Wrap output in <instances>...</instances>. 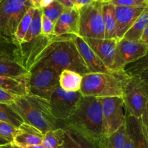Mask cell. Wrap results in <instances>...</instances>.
Listing matches in <instances>:
<instances>
[{"mask_svg":"<svg viewBox=\"0 0 148 148\" xmlns=\"http://www.w3.org/2000/svg\"><path fill=\"white\" fill-rule=\"evenodd\" d=\"M64 127L90 141L98 143L103 137L101 98L82 96L75 114L62 121Z\"/></svg>","mask_w":148,"mask_h":148,"instance_id":"1","label":"cell"},{"mask_svg":"<svg viewBox=\"0 0 148 148\" xmlns=\"http://www.w3.org/2000/svg\"><path fill=\"white\" fill-rule=\"evenodd\" d=\"M38 62L50 65L60 73L64 69L74 71L82 76L90 73L78 51L72 35L55 38L40 55Z\"/></svg>","mask_w":148,"mask_h":148,"instance_id":"2","label":"cell"},{"mask_svg":"<svg viewBox=\"0 0 148 148\" xmlns=\"http://www.w3.org/2000/svg\"><path fill=\"white\" fill-rule=\"evenodd\" d=\"M10 106L24 123L36 127L43 134L50 130L62 128L59 127V120L52 114L47 100L27 94L17 97Z\"/></svg>","mask_w":148,"mask_h":148,"instance_id":"3","label":"cell"},{"mask_svg":"<svg viewBox=\"0 0 148 148\" xmlns=\"http://www.w3.org/2000/svg\"><path fill=\"white\" fill-rule=\"evenodd\" d=\"M128 75L116 73H88L82 76L80 93L82 96L104 98L122 97L123 82Z\"/></svg>","mask_w":148,"mask_h":148,"instance_id":"4","label":"cell"},{"mask_svg":"<svg viewBox=\"0 0 148 148\" xmlns=\"http://www.w3.org/2000/svg\"><path fill=\"white\" fill-rule=\"evenodd\" d=\"M60 72L43 62H38L30 71L28 90L30 95L49 101L52 93L59 86Z\"/></svg>","mask_w":148,"mask_h":148,"instance_id":"5","label":"cell"},{"mask_svg":"<svg viewBox=\"0 0 148 148\" xmlns=\"http://www.w3.org/2000/svg\"><path fill=\"white\" fill-rule=\"evenodd\" d=\"M30 7V0H4L0 7L1 38L14 44L16 29Z\"/></svg>","mask_w":148,"mask_h":148,"instance_id":"6","label":"cell"},{"mask_svg":"<svg viewBox=\"0 0 148 148\" xmlns=\"http://www.w3.org/2000/svg\"><path fill=\"white\" fill-rule=\"evenodd\" d=\"M121 98L126 114L140 119L148 102V86L137 75L127 76L123 82Z\"/></svg>","mask_w":148,"mask_h":148,"instance_id":"7","label":"cell"},{"mask_svg":"<svg viewBox=\"0 0 148 148\" xmlns=\"http://www.w3.org/2000/svg\"><path fill=\"white\" fill-rule=\"evenodd\" d=\"M102 5L103 3L99 0H94L78 10V36L83 38L105 39V25Z\"/></svg>","mask_w":148,"mask_h":148,"instance_id":"8","label":"cell"},{"mask_svg":"<svg viewBox=\"0 0 148 148\" xmlns=\"http://www.w3.org/2000/svg\"><path fill=\"white\" fill-rule=\"evenodd\" d=\"M57 36L49 37L40 33L27 42H23L16 46L13 56L17 63L29 72L38 62L39 57Z\"/></svg>","mask_w":148,"mask_h":148,"instance_id":"9","label":"cell"},{"mask_svg":"<svg viewBox=\"0 0 148 148\" xmlns=\"http://www.w3.org/2000/svg\"><path fill=\"white\" fill-rule=\"evenodd\" d=\"M102 102L103 137H107L126 123V111L122 98L109 97L101 98Z\"/></svg>","mask_w":148,"mask_h":148,"instance_id":"10","label":"cell"},{"mask_svg":"<svg viewBox=\"0 0 148 148\" xmlns=\"http://www.w3.org/2000/svg\"><path fill=\"white\" fill-rule=\"evenodd\" d=\"M82 94L78 92H66L60 86L52 93L49 103L51 111L57 120L63 121L72 116L76 111Z\"/></svg>","mask_w":148,"mask_h":148,"instance_id":"11","label":"cell"},{"mask_svg":"<svg viewBox=\"0 0 148 148\" xmlns=\"http://www.w3.org/2000/svg\"><path fill=\"white\" fill-rule=\"evenodd\" d=\"M148 51V45L141 41H133L121 38L118 42L116 49L115 71L124 72L126 64L140 59Z\"/></svg>","mask_w":148,"mask_h":148,"instance_id":"12","label":"cell"},{"mask_svg":"<svg viewBox=\"0 0 148 148\" xmlns=\"http://www.w3.org/2000/svg\"><path fill=\"white\" fill-rule=\"evenodd\" d=\"M84 39L104 65L112 72H117L115 71V56L116 46L119 40L117 38Z\"/></svg>","mask_w":148,"mask_h":148,"instance_id":"13","label":"cell"},{"mask_svg":"<svg viewBox=\"0 0 148 148\" xmlns=\"http://www.w3.org/2000/svg\"><path fill=\"white\" fill-rule=\"evenodd\" d=\"M147 4L136 7L116 6V38L121 40L132 26Z\"/></svg>","mask_w":148,"mask_h":148,"instance_id":"14","label":"cell"},{"mask_svg":"<svg viewBox=\"0 0 148 148\" xmlns=\"http://www.w3.org/2000/svg\"><path fill=\"white\" fill-rule=\"evenodd\" d=\"M72 38L76 44L79 54L82 56L85 62L88 70L90 73L102 72V73H116L112 72L104 65L101 59L98 57L95 52L90 47L83 38L78 35H72Z\"/></svg>","mask_w":148,"mask_h":148,"instance_id":"15","label":"cell"},{"mask_svg":"<svg viewBox=\"0 0 148 148\" xmlns=\"http://www.w3.org/2000/svg\"><path fill=\"white\" fill-rule=\"evenodd\" d=\"M79 11L76 8L64 9L63 13L55 23V36L64 35H78Z\"/></svg>","mask_w":148,"mask_h":148,"instance_id":"16","label":"cell"},{"mask_svg":"<svg viewBox=\"0 0 148 148\" xmlns=\"http://www.w3.org/2000/svg\"><path fill=\"white\" fill-rule=\"evenodd\" d=\"M43 134L36 127L23 123L17 129L12 143L21 147L40 145L42 143Z\"/></svg>","mask_w":148,"mask_h":148,"instance_id":"17","label":"cell"},{"mask_svg":"<svg viewBox=\"0 0 148 148\" xmlns=\"http://www.w3.org/2000/svg\"><path fill=\"white\" fill-rule=\"evenodd\" d=\"M126 128L127 134L132 140L134 148H148V138L140 119L126 114Z\"/></svg>","mask_w":148,"mask_h":148,"instance_id":"18","label":"cell"},{"mask_svg":"<svg viewBox=\"0 0 148 148\" xmlns=\"http://www.w3.org/2000/svg\"><path fill=\"white\" fill-rule=\"evenodd\" d=\"M29 76L20 78H10L0 76V89L17 97L27 95L29 93Z\"/></svg>","mask_w":148,"mask_h":148,"instance_id":"19","label":"cell"},{"mask_svg":"<svg viewBox=\"0 0 148 148\" xmlns=\"http://www.w3.org/2000/svg\"><path fill=\"white\" fill-rule=\"evenodd\" d=\"M30 75V72L17 63L12 56H0V76L10 78L24 77Z\"/></svg>","mask_w":148,"mask_h":148,"instance_id":"20","label":"cell"},{"mask_svg":"<svg viewBox=\"0 0 148 148\" xmlns=\"http://www.w3.org/2000/svg\"><path fill=\"white\" fill-rule=\"evenodd\" d=\"M62 128L64 130V139L62 145L63 148H101L98 143L90 141L66 127Z\"/></svg>","mask_w":148,"mask_h":148,"instance_id":"21","label":"cell"},{"mask_svg":"<svg viewBox=\"0 0 148 148\" xmlns=\"http://www.w3.org/2000/svg\"><path fill=\"white\" fill-rule=\"evenodd\" d=\"M82 76L72 70L64 69L59 75V86L66 92L80 90Z\"/></svg>","mask_w":148,"mask_h":148,"instance_id":"22","label":"cell"},{"mask_svg":"<svg viewBox=\"0 0 148 148\" xmlns=\"http://www.w3.org/2000/svg\"><path fill=\"white\" fill-rule=\"evenodd\" d=\"M116 6L112 3H103L102 5L103 17L105 25V39L116 38Z\"/></svg>","mask_w":148,"mask_h":148,"instance_id":"23","label":"cell"},{"mask_svg":"<svg viewBox=\"0 0 148 148\" xmlns=\"http://www.w3.org/2000/svg\"><path fill=\"white\" fill-rule=\"evenodd\" d=\"M127 140L126 123L116 132L107 137H103L98 143L101 148H124Z\"/></svg>","mask_w":148,"mask_h":148,"instance_id":"24","label":"cell"},{"mask_svg":"<svg viewBox=\"0 0 148 148\" xmlns=\"http://www.w3.org/2000/svg\"><path fill=\"white\" fill-rule=\"evenodd\" d=\"M148 24V4L144 11L136 20L130 30L125 33L123 38L133 41H139Z\"/></svg>","mask_w":148,"mask_h":148,"instance_id":"25","label":"cell"},{"mask_svg":"<svg viewBox=\"0 0 148 148\" xmlns=\"http://www.w3.org/2000/svg\"><path fill=\"white\" fill-rule=\"evenodd\" d=\"M64 139V130L58 128L50 130L43 134L41 145L45 148H59L62 146Z\"/></svg>","mask_w":148,"mask_h":148,"instance_id":"26","label":"cell"},{"mask_svg":"<svg viewBox=\"0 0 148 148\" xmlns=\"http://www.w3.org/2000/svg\"><path fill=\"white\" fill-rule=\"evenodd\" d=\"M0 121L8 123L18 128L23 123V119L12 108L10 104L0 103Z\"/></svg>","mask_w":148,"mask_h":148,"instance_id":"27","label":"cell"},{"mask_svg":"<svg viewBox=\"0 0 148 148\" xmlns=\"http://www.w3.org/2000/svg\"><path fill=\"white\" fill-rule=\"evenodd\" d=\"M34 10L35 9L33 7H30L19 23L14 36V44L15 46L20 45L24 40L25 36L27 33L29 26L31 23Z\"/></svg>","mask_w":148,"mask_h":148,"instance_id":"28","label":"cell"},{"mask_svg":"<svg viewBox=\"0 0 148 148\" xmlns=\"http://www.w3.org/2000/svg\"><path fill=\"white\" fill-rule=\"evenodd\" d=\"M42 9H35L33 18L30 23L27 33L24 38L23 42L30 41V40L41 33V19H42Z\"/></svg>","mask_w":148,"mask_h":148,"instance_id":"29","label":"cell"},{"mask_svg":"<svg viewBox=\"0 0 148 148\" xmlns=\"http://www.w3.org/2000/svg\"><path fill=\"white\" fill-rule=\"evenodd\" d=\"M148 69V51L145 56L134 62L126 64L123 68L124 73L128 76L137 75L143 71Z\"/></svg>","mask_w":148,"mask_h":148,"instance_id":"30","label":"cell"},{"mask_svg":"<svg viewBox=\"0 0 148 148\" xmlns=\"http://www.w3.org/2000/svg\"><path fill=\"white\" fill-rule=\"evenodd\" d=\"M64 9L62 4L53 0L49 5L42 9V13L43 15L51 20L53 23H56L61 14L63 13Z\"/></svg>","mask_w":148,"mask_h":148,"instance_id":"31","label":"cell"},{"mask_svg":"<svg viewBox=\"0 0 148 148\" xmlns=\"http://www.w3.org/2000/svg\"><path fill=\"white\" fill-rule=\"evenodd\" d=\"M17 129L8 123L0 121V137L5 139L10 143H12Z\"/></svg>","mask_w":148,"mask_h":148,"instance_id":"32","label":"cell"},{"mask_svg":"<svg viewBox=\"0 0 148 148\" xmlns=\"http://www.w3.org/2000/svg\"><path fill=\"white\" fill-rule=\"evenodd\" d=\"M55 23L51 20L48 19L44 15H42L41 19V34L43 36H49V37H53V31H54Z\"/></svg>","mask_w":148,"mask_h":148,"instance_id":"33","label":"cell"},{"mask_svg":"<svg viewBox=\"0 0 148 148\" xmlns=\"http://www.w3.org/2000/svg\"><path fill=\"white\" fill-rule=\"evenodd\" d=\"M16 46H17L13 43H9L0 38V56H9L14 58L13 53H14V51Z\"/></svg>","mask_w":148,"mask_h":148,"instance_id":"34","label":"cell"},{"mask_svg":"<svg viewBox=\"0 0 148 148\" xmlns=\"http://www.w3.org/2000/svg\"><path fill=\"white\" fill-rule=\"evenodd\" d=\"M111 3L115 6L123 7H136L148 4L147 0H114Z\"/></svg>","mask_w":148,"mask_h":148,"instance_id":"35","label":"cell"},{"mask_svg":"<svg viewBox=\"0 0 148 148\" xmlns=\"http://www.w3.org/2000/svg\"><path fill=\"white\" fill-rule=\"evenodd\" d=\"M17 98V96L12 95L10 92L0 89V103H7L10 105L15 101Z\"/></svg>","mask_w":148,"mask_h":148,"instance_id":"36","label":"cell"},{"mask_svg":"<svg viewBox=\"0 0 148 148\" xmlns=\"http://www.w3.org/2000/svg\"><path fill=\"white\" fill-rule=\"evenodd\" d=\"M140 119H141L143 130H144L146 136H147L148 138V102L147 105H146L144 111H143V114Z\"/></svg>","mask_w":148,"mask_h":148,"instance_id":"37","label":"cell"},{"mask_svg":"<svg viewBox=\"0 0 148 148\" xmlns=\"http://www.w3.org/2000/svg\"><path fill=\"white\" fill-rule=\"evenodd\" d=\"M59 4H62L65 9L75 8L76 0H55Z\"/></svg>","mask_w":148,"mask_h":148,"instance_id":"38","label":"cell"},{"mask_svg":"<svg viewBox=\"0 0 148 148\" xmlns=\"http://www.w3.org/2000/svg\"><path fill=\"white\" fill-rule=\"evenodd\" d=\"M92 1H94V0H76L75 8H76L77 10H79V8H81L83 6L91 3Z\"/></svg>","mask_w":148,"mask_h":148,"instance_id":"39","label":"cell"},{"mask_svg":"<svg viewBox=\"0 0 148 148\" xmlns=\"http://www.w3.org/2000/svg\"><path fill=\"white\" fill-rule=\"evenodd\" d=\"M137 76L148 86V69L140 72L139 75H137Z\"/></svg>","mask_w":148,"mask_h":148,"instance_id":"40","label":"cell"},{"mask_svg":"<svg viewBox=\"0 0 148 148\" xmlns=\"http://www.w3.org/2000/svg\"><path fill=\"white\" fill-rule=\"evenodd\" d=\"M140 41L143 42V43L148 45V24H147V25L146 26V27H145V29L144 32H143V35H142L141 38H140Z\"/></svg>","mask_w":148,"mask_h":148,"instance_id":"41","label":"cell"},{"mask_svg":"<svg viewBox=\"0 0 148 148\" xmlns=\"http://www.w3.org/2000/svg\"><path fill=\"white\" fill-rule=\"evenodd\" d=\"M124 148H134V144H133L132 140L131 137L129 136V134L127 132V140H126L125 143V147Z\"/></svg>","mask_w":148,"mask_h":148,"instance_id":"42","label":"cell"},{"mask_svg":"<svg viewBox=\"0 0 148 148\" xmlns=\"http://www.w3.org/2000/svg\"><path fill=\"white\" fill-rule=\"evenodd\" d=\"M43 0H30L32 7L34 9H40V4Z\"/></svg>","mask_w":148,"mask_h":148,"instance_id":"43","label":"cell"},{"mask_svg":"<svg viewBox=\"0 0 148 148\" xmlns=\"http://www.w3.org/2000/svg\"><path fill=\"white\" fill-rule=\"evenodd\" d=\"M10 142L7 141V140L5 139H3L1 137H0V146H2V145H5L7 144H10Z\"/></svg>","mask_w":148,"mask_h":148,"instance_id":"44","label":"cell"},{"mask_svg":"<svg viewBox=\"0 0 148 148\" xmlns=\"http://www.w3.org/2000/svg\"><path fill=\"white\" fill-rule=\"evenodd\" d=\"M25 148H45L41 145H35V146H29V147H26Z\"/></svg>","mask_w":148,"mask_h":148,"instance_id":"45","label":"cell"},{"mask_svg":"<svg viewBox=\"0 0 148 148\" xmlns=\"http://www.w3.org/2000/svg\"><path fill=\"white\" fill-rule=\"evenodd\" d=\"M11 148H25V147H21V146H19V145H17L13 144V143H11Z\"/></svg>","mask_w":148,"mask_h":148,"instance_id":"46","label":"cell"},{"mask_svg":"<svg viewBox=\"0 0 148 148\" xmlns=\"http://www.w3.org/2000/svg\"><path fill=\"white\" fill-rule=\"evenodd\" d=\"M99 1L103 4V3H111L113 1H114V0H99Z\"/></svg>","mask_w":148,"mask_h":148,"instance_id":"47","label":"cell"},{"mask_svg":"<svg viewBox=\"0 0 148 148\" xmlns=\"http://www.w3.org/2000/svg\"><path fill=\"white\" fill-rule=\"evenodd\" d=\"M0 148H11V143H10V144L0 146Z\"/></svg>","mask_w":148,"mask_h":148,"instance_id":"48","label":"cell"},{"mask_svg":"<svg viewBox=\"0 0 148 148\" xmlns=\"http://www.w3.org/2000/svg\"><path fill=\"white\" fill-rule=\"evenodd\" d=\"M4 0H0V7H1V6L2 5V4H3V2H4Z\"/></svg>","mask_w":148,"mask_h":148,"instance_id":"49","label":"cell"},{"mask_svg":"<svg viewBox=\"0 0 148 148\" xmlns=\"http://www.w3.org/2000/svg\"><path fill=\"white\" fill-rule=\"evenodd\" d=\"M59 148H63V147H62H62H59Z\"/></svg>","mask_w":148,"mask_h":148,"instance_id":"50","label":"cell"},{"mask_svg":"<svg viewBox=\"0 0 148 148\" xmlns=\"http://www.w3.org/2000/svg\"><path fill=\"white\" fill-rule=\"evenodd\" d=\"M147 3H148V0H147Z\"/></svg>","mask_w":148,"mask_h":148,"instance_id":"51","label":"cell"}]
</instances>
